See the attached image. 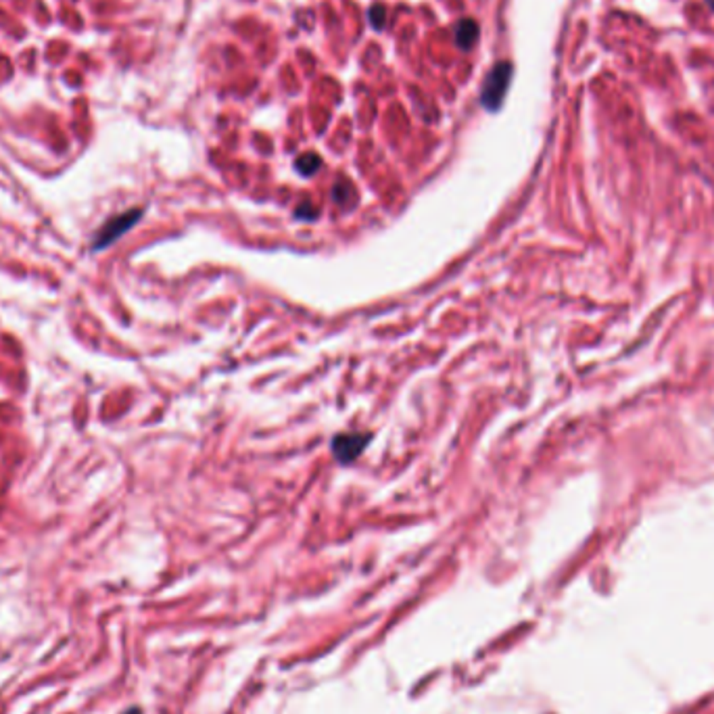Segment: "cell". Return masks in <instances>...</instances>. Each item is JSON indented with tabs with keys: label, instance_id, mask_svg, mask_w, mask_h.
Instances as JSON below:
<instances>
[{
	"label": "cell",
	"instance_id": "6da1fadb",
	"mask_svg": "<svg viewBox=\"0 0 714 714\" xmlns=\"http://www.w3.org/2000/svg\"><path fill=\"white\" fill-rule=\"evenodd\" d=\"M143 216H145L143 209H130V211H123L119 216H113L111 220H107L103 228L94 234L92 251H103V249L111 247L115 240H119L125 232H130L134 225L138 224V220Z\"/></svg>",
	"mask_w": 714,
	"mask_h": 714
},
{
	"label": "cell",
	"instance_id": "7a4b0ae2",
	"mask_svg": "<svg viewBox=\"0 0 714 714\" xmlns=\"http://www.w3.org/2000/svg\"><path fill=\"white\" fill-rule=\"evenodd\" d=\"M510 77H512V63L501 61L491 69V74L487 75V82L483 86V92H481V103H483L485 109L497 111L501 107L506 90L510 86Z\"/></svg>",
	"mask_w": 714,
	"mask_h": 714
},
{
	"label": "cell",
	"instance_id": "3957f363",
	"mask_svg": "<svg viewBox=\"0 0 714 714\" xmlns=\"http://www.w3.org/2000/svg\"><path fill=\"white\" fill-rule=\"evenodd\" d=\"M372 435L370 433H342L333 439V453L340 464H351L368 447Z\"/></svg>",
	"mask_w": 714,
	"mask_h": 714
},
{
	"label": "cell",
	"instance_id": "277c9868",
	"mask_svg": "<svg viewBox=\"0 0 714 714\" xmlns=\"http://www.w3.org/2000/svg\"><path fill=\"white\" fill-rule=\"evenodd\" d=\"M479 38V26L472 19H462L455 28V44L462 50H470L474 40Z\"/></svg>",
	"mask_w": 714,
	"mask_h": 714
},
{
	"label": "cell",
	"instance_id": "5b68a950",
	"mask_svg": "<svg viewBox=\"0 0 714 714\" xmlns=\"http://www.w3.org/2000/svg\"><path fill=\"white\" fill-rule=\"evenodd\" d=\"M295 167H297L301 176H313L322 167V161L316 152H305L295 161Z\"/></svg>",
	"mask_w": 714,
	"mask_h": 714
},
{
	"label": "cell",
	"instance_id": "8992f818",
	"mask_svg": "<svg viewBox=\"0 0 714 714\" xmlns=\"http://www.w3.org/2000/svg\"><path fill=\"white\" fill-rule=\"evenodd\" d=\"M368 15H370V23L374 26V30H382L384 28V23H386V9L382 4L370 6Z\"/></svg>",
	"mask_w": 714,
	"mask_h": 714
},
{
	"label": "cell",
	"instance_id": "52a82bcc",
	"mask_svg": "<svg viewBox=\"0 0 714 714\" xmlns=\"http://www.w3.org/2000/svg\"><path fill=\"white\" fill-rule=\"evenodd\" d=\"M123 714H143V710L140 708H130V710H125Z\"/></svg>",
	"mask_w": 714,
	"mask_h": 714
},
{
	"label": "cell",
	"instance_id": "ba28073f",
	"mask_svg": "<svg viewBox=\"0 0 714 714\" xmlns=\"http://www.w3.org/2000/svg\"><path fill=\"white\" fill-rule=\"evenodd\" d=\"M706 2H708V4H710V6L714 9V0H706Z\"/></svg>",
	"mask_w": 714,
	"mask_h": 714
}]
</instances>
